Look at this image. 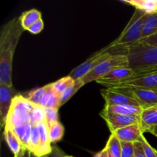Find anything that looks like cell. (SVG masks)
Listing matches in <instances>:
<instances>
[{"label":"cell","mask_w":157,"mask_h":157,"mask_svg":"<svg viewBox=\"0 0 157 157\" xmlns=\"http://www.w3.org/2000/svg\"><path fill=\"white\" fill-rule=\"evenodd\" d=\"M134 157H147L141 141L134 143Z\"/></svg>","instance_id":"836d02e7"},{"label":"cell","mask_w":157,"mask_h":157,"mask_svg":"<svg viewBox=\"0 0 157 157\" xmlns=\"http://www.w3.org/2000/svg\"><path fill=\"white\" fill-rule=\"evenodd\" d=\"M104 107L113 113L123 115H135V116H140L144 110L142 107L133 105H105Z\"/></svg>","instance_id":"2e32d148"},{"label":"cell","mask_w":157,"mask_h":157,"mask_svg":"<svg viewBox=\"0 0 157 157\" xmlns=\"http://www.w3.org/2000/svg\"><path fill=\"white\" fill-rule=\"evenodd\" d=\"M39 150H40V134H39V130H38V125L33 126V129H32V136H31L30 142H29V145L28 147L27 150L32 152L34 154L38 156L39 154Z\"/></svg>","instance_id":"603a6c76"},{"label":"cell","mask_w":157,"mask_h":157,"mask_svg":"<svg viewBox=\"0 0 157 157\" xmlns=\"http://www.w3.org/2000/svg\"><path fill=\"white\" fill-rule=\"evenodd\" d=\"M25 127H26V124L25 125L18 126V127H15L12 129V130H13L14 133H15V135H16V136L21 140H21H22L23 136H24L25 133Z\"/></svg>","instance_id":"8d00e7d4"},{"label":"cell","mask_w":157,"mask_h":157,"mask_svg":"<svg viewBox=\"0 0 157 157\" xmlns=\"http://www.w3.org/2000/svg\"><path fill=\"white\" fill-rule=\"evenodd\" d=\"M43 29H44V21L41 18H40L36 22L34 23L32 25H31L27 31H29V32L32 34H38L43 30Z\"/></svg>","instance_id":"d6a6232c"},{"label":"cell","mask_w":157,"mask_h":157,"mask_svg":"<svg viewBox=\"0 0 157 157\" xmlns=\"http://www.w3.org/2000/svg\"><path fill=\"white\" fill-rule=\"evenodd\" d=\"M14 157H25V154H24V155H21V156H14Z\"/></svg>","instance_id":"b9f144b4"},{"label":"cell","mask_w":157,"mask_h":157,"mask_svg":"<svg viewBox=\"0 0 157 157\" xmlns=\"http://www.w3.org/2000/svg\"><path fill=\"white\" fill-rule=\"evenodd\" d=\"M40 134V150L38 157H43L52 152V146L51 145L48 136V127L46 122L41 123L38 125Z\"/></svg>","instance_id":"9a60e30c"},{"label":"cell","mask_w":157,"mask_h":157,"mask_svg":"<svg viewBox=\"0 0 157 157\" xmlns=\"http://www.w3.org/2000/svg\"><path fill=\"white\" fill-rule=\"evenodd\" d=\"M140 126L143 133H150L153 127H157V106L143 110Z\"/></svg>","instance_id":"4fadbf2b"},{"label":"cell","mask_w":157,"mask_h":157,"mask_svg":"<svg viewBox=\"0 0 157 157\" xmlns=\"http://www.w3.org/2000/svg\"><path fill=\"white\" fill-rule=\"evenodd\" d=\"M4 136L9 149L12 152L14 156H17L25 154L26 151L25 147L22 144L21 140L15 135L12 129L5 127Z\"/></svg>","instance_id":"5bb4252c"},{"label":"cell","mask_w":157,"mask_h":157,"mask_svg":"<svg viewBox=\"0 0 157 157\" xmlns=\"http://www.w3.org/2000/svg\"><path fill=\"white\" fill-rule=\"evenodd\" d=\"M117 137L121 142H130L135 143L136 141L140 140V137L144 133L140 128V124H133V125L127 126L116 130L114 133Z\"/></svg>","instance_id":"7c38bea8"},{"label":"cell","mask_w":157,"mask_h":157,"mask_svg":"<svg viewBox=\"0 0 157 157\" xmlns=\"http://www.w3.org/2000/svg\"><path fill=\"white\" fill-rule=\"evenodd\" d=\"M46 121L45 110L40 106L35 105L29 113V123L33 126L38 125Z\"/></svg>","instance_id":"44dd1931"},{"label":"cell","mask_w":157,"mask_h":157,"mask_svg":"<svg viewBox=\"0 0 157 157\" xmlns=\"http://www.w3.org/2000/svg\"><path fill=\"white\" fill-rule=\"evenodd\" d=\"M108 157H115V156H113V155H112L110 152H108Z\"/></svg>","instance_id":"60d3db41"},{"label":"cell","mask_w":157,"mask_h":157,"mask_svg":"<svg viewBox=\"0 0 157 157\" xmlns=\"http://www.w3.org/2000/svg\"><path fill=\"white\" fill-rule=\"evenodd\" d=\"M32 129H33V125L30 123L26 124L25 127V133L24 136H23L22 140H21V143L24 145V147H25V149L27 150L28 147L29 145V142H30L31 136H32Z\"/></svg>","instance_id":"4dcf8cb0"},{"label":"cell","mask_w":157,"mask_h":157,"mask_svg":"<svg viewBox=\"0 0 157 157\" xmlns=\"http://www.w3.org/2000/svg\"><path fill=\"white\" fill-rule=\"evenodd\" d=\"M136 101L143 109L157 106V92L132 86L110 87Z\"/></svg>","instance_id":"8992f818"},{"label":"cell","mask_w":157,"mask_h":157,"mask_svg":"<svg viewBox=\"0 0 157 157\" xmlns=\"http://www.w3.org/2000/svg\"><path fill=\"white\" fill-rule=\"evenodd\" d=\"M147 12L136 9L131 19L115 41L110 43L113 47H128L129 45L137 43L142 38L143 27Z\"/></svg>","instance_id":"3957f363"},{"label":"cell","mask_w":157,"mask_h":157,"mask_svg":"<svg viewBox=\"0 0 157 157\" xmlns=\"http://www.w3.org/2000/svg\"><path fill=\"white\" fill-rule=\"evenodd\" d=\"M139 43L144 44V45L153 46V47H157V32L147 37V38H142L138 41Z\"/></svg>","instance_id":"1f68e13d"},{"label":"cell","mask_w":157,"mask_h":157,"mask_svg":"<svg viewBox=\"0 0 157 157\" xmlns=\"http://www.w3.org/2000/svg\"><path fill=\"white\" fill-rule=\"evenodd\" d=\"M133 157H134V156H133Z\"/></svg>","instance_id":"bcb514c9"},{"label":"cell","mask_w":157,"mask_h":157,"mask_svg":"<svg viewBox=\"0 0 157 157\" xmlns=\"http://www.w3.org/2000/svg\"><path fill=\"white\" fill-rule=\"evenodd\" d=\"M94 157H108V150L107 147H105L101 151L97 153Z\"/></svg>","instance_id":"74e56055"},{"label":"cell","mask_w":157,"mask_h":157,"mask_svg":"<svg viewBox=\"0 0 157 157\" xmlns=\"http://www.w3.org/2000/svg\"><path fill=\"white\" fill-rule=\"evenodd\" d=\"M133 73L134 71L130 67H118V68L113 69L108 74L100 78L97 81V82L104 85L107 87V88H110V87L118 85L124 80L130 78L133 75Z\"/></svg>","instance_id":"30bf717a"},{"label":"cell","mask_w":157,"mask_h":157,"mask_svg":"<svg viewBox=\"0 0 157 157\" xmlns=\"http://www.w3.org/2000/svg\"><path fill=\"white\" fill-rule=\"evenodd\" d=\"M65 157H73V156H67V155H66Z\"/></svg>","instance_id":"7bdbcfd3"},{"label":"cell","mask_w":157,"mask_h":157,"mask_svg":"<svg viewBox=\"0 0 157 157\" xmlns=\"http://www.w3.org/2000/svg\"><path fill=\"white\" fill-rule=\"evenodd\" d=\"M25 157H38V156H37L36 155H35L33 153H32V152L26 150L25 153Z\"/></svg>","instance_id":"f35d334b"},{"label":"cell","mask_w":157,"mask_h":157,"mask_svg":"<svg viewBox=\"0 0 157 157\" xmlns=\"http://www.w3.org/2000/svg\"><path fill=\"white\" fill-rule=\"evenodd\" d=\"M114 47L110 44L109 45L106 46L104 48L101 49L99 52H96L94 55H92L90 58H87L84 62L80 64L77 67L71 71L69 77L74 79L75 81L76 80H81V78H84L86 75L91 71L97 65L101 63L102 61H105L107 58L111 57L112 55H114V54H112V51Z\"/></svg>","instance_id":"52a82bcc"},{"label":"cell","mask_w":157,"mask_h":157,"mask_svg":"<svg viewBox=\"0 0 157 157\" xmlns=\"http://www.w3.org/2000/svg\"><path fill=\"white\" fill-rule=\"evenodd\" d=\"M40 18H41V12L35 9L24 12L20 16L21 25L25 30H28L31 25H32Z\"/></svg>","instance_id":"d6986e66"},{"label":"cell","mask_w":157,"mask_h":157,"mask_svg":"<svg viewBox=\"0 0 157 157\" xmlns=\"http://www.w3.org/2000/svg\"><path fill=\"white\" fill-rule=\"evenodd\" d=\"M108 152L115 157H121V141L114 133H111L106 145Z\"/></svg>","instance_id":"cb8c5ba5"},{"label":"cell","mask_w":157,"mask_h":157,"mask_svg":"<svg viewBox=\"0 0 157 157\" xmlns=\"http://www.w3.org/2000/svg\"><path fill=\"white\" fill-rule=\"evenodd\" d=\"M156 155H157V150H156Z\"/></svg>","instance_id":"f6af8a7d"},{"label":"cell","mask_w":157,"mask_h":157,"mask_svg":"<svg viewBox=\"0 0 157 157\" xmlns=\"http://www.w3.org/2000/svg\"><path fill=\"white\" fill-rule=\"evenodd\" d=\"M101 93L106 102L105 105H133L140 107L139 104L133 99L122 94L118 93L110 88L103 89L101 90Z\"/></svg>","instance_id":"8fae6325"},{"label":"cell","mask_w":157,"mask_h":157,"mask_svg":"<svg viewBox=\"0 0 157 157\" xmlns=\"http://www.w3.org/2000/svg\"><path fill=\"white\" fill-rule=\"evenodd\" d=\"M134 156V143L121 142V157Z\"/></svg>","instance_id":"83f0119b"},{"label":"cell","mask_w":157,"mask_h":157,"mask_svg":"<svg viewBox=\"0 0 157 157\" xmlns=\"http://www.w3.org/2000/svg\"><path fill=\"white\" fill-rule=\"evenodd\" d=\"M47 88H46V91L44 92V95H43L42 98H41V101L40 102L39 106L40 107H43V108H45L46 106H47L49 100L52 98V94H54L53 90H52V84H47Z\"/></svg>","instance_id":"f546056e"},{"label":"cell","mask_w":157,"mask_h":157,"mask_svg":"<svg viewBox=\"0 0 157 157\" xmlns=\"http://www.w3.org/2000/svg\"><path fill=\"white\" fill-rule=\"evenodd\" d=\"M46 88H47V86L45 85L44 86V87H39V88H37L32 90V91L29 93L27 99L29 100L30 102H32V104H35V105L39 106L40 102H41V98H42L44 92L46 91Z\"/></svg>","instance_id":"484cf974"},{"label":"cell","mask_w":157,"mask_h":157,"mask_svg":"<svg viewBox=\"0 0 157 157\" xmlns=\"http://www.w3.org/2000/svg\"><path fill=\"white\" fill-rule=\"evenodd\" d=\"M84 83L82 82L81 80H76L75 82L72 84H71L69 87H67L62 93L60 94L59 99H60V107L62 105H64L76 92L79 90L80 88L84 86Z\"/></svg>","instance_id":"ffe728a7"},{"label":"cell","mask_w":157,"mask_h":157,"mask_svg":"<svg viewBox=\"0 0 157 157\" xmlns=\"http://www.w3.org/2000/svg\"><path fill=\"white\" fill-rule=\"evenodd\" d=\"M25 29L20 17L2 26L0 31V84L12 86V61L17 44Z\"/></svg>","instance_id":"6da1fadb"},{"label":"cell","mask_w":157,"mask_h":157,"mask_svg":"<svg viewBox=\"0 0 157 157\" xmlns=\"http://www.w3.org/2000/svg\"><path fill=\"white\" fill-rule=\"evenodd\" d=\"M127 67H130L129 59L127 54L112 55L107 60L100 63L91 71L89 72L81 80L85 85L92 81H97L113 69Z\"/></svg>","instance_id":"5b68a950"},{"label":"cell","mask_w":157,"mask_h":157,"mask_svg":"<svg viewBox=\"0 0 157 157\" xmlns=\"http://www.w3.org/2000/svg\"><path fill=\"white\" fill-rule=\"evenodd\" d=\"M156 7H157V0H156Z\"/></svg>","instance_id":"ee69618b"},{"label":"cell","mask_w":157,"mask_h":157,"mask_svg":"<svg viewBox=\"0 0 157 157\" xmlns=\"http://www.w3.org/2000/svg\"><path fill=\"white\" fill-rule=\"evenodd\" d=\"M150 133H151L152 134H153L155 136H156V137H157V127H153V128L150 130Z\"/></svg>","instance_id":"ab89813d"},{"label":"cell","mask_w":157,"mask_h":157,"mask_svg":"<svg viewBox=\"0 0 157 157\" xmlns=\"http://www.w3.org/2000/svg\"><path fill=\"white\" fill-rule=\"evenodd\" d=\"M35 104L21 95H16L12 101V107L8 115L5 127L12 129L29 123V113Z\"/></svg>","instance_id":"277c9868"},{"label":"cell","mask_w":157,"mask_h":157,"mask_svg":"<svg viewBox=\"0 0 157 157\" xmlns=\"http://www.w3.org/2000/svg\"><path fill=\"white\" fill-rule=\"evenodd\" d=\"M157 32V12L147 14L143 27L142 38H147ZM141 38V39H142ZM140 39V40H141Z\"/></svg>","instance_id":"e0dca14e"},{"label":"cell","mask_w":157,"mask_h":157,"mask_svg":"<svg viewBox=\"0 0 157 157\" xmlns=\"http://www.w3.org/2000/svg\"><path fill=\"white\" fill-rule=\"evenodd\" d=\"M64 127L61 123L57 122L48 127V136L51 144H55L61 140L64 136Z\"/></svg>","instance_id":"7402d4cb"},{"label":"cell","mask_w":157,"mask_h":157,"mask_svg":"<svg viewBox=\"0 0 157 157\" xmlns=\"http://www.w3.org/2000/svg\"><path fill=\"white\" fill-rule=\"evenodd\" d=\"M124 2L134 6L136 9L144 11L147 14L155 13L157 12L156 0H130Z\"/></svg>","instance_id":"ac0fdd59"},{"label":"cell","mask_w":157,"mask_h":157,"mask_svg":"<svg viewBox=\"0 0 157 157\" xmlns=\"http://www.w3.org/2000/svg\"><path fill=\"white\" fill-rule=\"evenodd\" d=\"M15 94L16 90L13 86L0 84V117L2 127L6 126V120Z\"/></svg>","instance_id":"9c48e42d"},{"label":"cell","mask_w":157,"mask_h":157,"mask_svg":"<svg viewBox=\"0 0 157 157\" xmlns=\"http://www.w3.org/2000/svg\"><path fill=\"white\" fill-rule=\"evenodd\" d=\"M127 55L132 69L157 66V47L135 43L127 47Z\"/></svg>","instance_id":"7a4b0ae2"},{"label":"cell","mask_w":157,"mask_h":157,"mask_svg":"<svg viewBox=\"0 0 157 157\" xmlns=\"http://www.w3.org/2000/svg\"><path fill=\"white\" fill-rule=\"evenodd\" d=\"M75 82V80L72 79L71 77L67 76L64 78H61V79L58 80L55 82L52 83V90H53L54 94L58 96H60L61 93L67 88V87L72 84Z\"/></svg>","instance_id":"d4e9b609"},{"label":"cell","mask_w":157,"mask_h":157,"mask_svg":"<svg viewBox=\"0 0 157 157\" xmlns=\"http://www.w3.org/2000/svg\"><path fill=\"white\" fill-rule=\"evenodd\" d=\"M60 107V99L59 96L53 94L52 98L49 100L47 106L45 108H57L59 109Z\"/></svg>","instance_id":"e575fe53"},{"label":"cell","mask_w":157,"mask_h":157,"mask_svg":"<svg viewBox=\"0 0 157 157\" xmlns=\"http://www.w3.org/2000/svg\"><path fill=\"white\" fill-rule=\"evenodd\" d=\"M45 110L46 124L50 127L58 121V109L57 108H44Z\"/></svg>","instance_id":"4316f807"},{"label":"cell","mask_w":157,"mask_h":157,"mask_svg":"<svg viewBox=\"0 0 157 157\" xmlns=\"http://www.w3.org/2000/svg\"><path fill=\"white\" fill-rule=\"evenodd\" d=\"M66 154L58 146H52V150L50 153L43 157H65Z\"/></svg>","instance_id":"d590c367"},{"label":"cell","mask_w":157,"mask_h":157,"mask_svg":"<svg viewBox=\"0 0 157 157\" xmlns=\"http://www.w3.org/2000/svg\"><path fill=\"white\" fill-rule=\"evenodd\" d=\"M100 115L107 123L111 133L123 127L133 124H140V116L119 114L107 110L105 107L100 113Z\"/></svg>","instance_id":"ba28073f"},{"label":"cell","mask_w":157,"mask_h":157,"mask_svg":"<svg viewBox=\"0 0 157 157\" xmlns=\"http://www.w3.org/2000/svg\"><path fill=\"white\" fill-rule=\"evenodd\" d=\"M141 143L143 144L144 146V152H145L146 156L147 157H157L156 155V150H155L153 147H151L150 144L148 143V141L147 140V139L145 138V136H144V134L141 136L140 140Z\"/></svg>","instance_id":"f1b7e54d"}]
</instances>
